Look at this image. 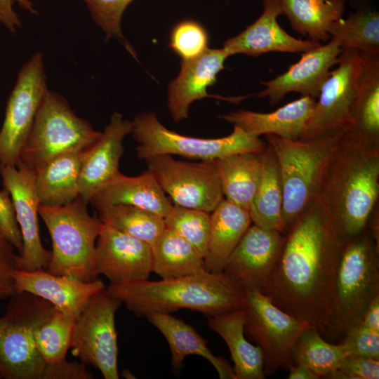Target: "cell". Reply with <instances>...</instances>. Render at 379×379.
<instances>
[{"mask_svg":"<svg viewBox=\"0 0 379 379\" xmlns=\"http://www.w3.org/2000/svg\"><path fill=\"white\" fill-rule=\"evenodd\" d=\"M84 152L62 154L34 171L40 205L64 206L79 197V180Z\"/></svg>","mask_w":379,"mask_h":379,"instance_id":"obj_29","label":"cell"},{"mask_svg":"<svg viewBox=\"0 0 379 379\" xmlns=\"http://www.w3.org/2000/svg\"><path fill=\"white\" fill-rule=\"evenodd\" d=\"M95 208L107 205L126 204L165 218L173 204L148 171L137 176L118 173L90 201Z\"/></svg>","mask_w":379,"mask_h":379,"instance_id":"obj_25","label":"cell"},{"mask_svg":"<svg viewBox=\"0 0 379 379\" xmlns=\"http://www.w3.org/2000/svg\"><path fill=\"white\" fill-rule=\"evenodd\" d=\"M279 231L251 225L230 255L223 272L244 289H260L274 267L284 242Z\"/></svg>","mask_w":379,"mask_h":379,"instance_id":"obj_18","label":"cell"},{"mask_svg":"<svg viewBox=\"0 0 379 379\" xmlns=\"http://www.w3.org/2000/svg\"><path fill=\"white\" fill-rule=\"evenodd\" d=\"M360 322L371 330L379 332V295L370 303Z\"/></svg>","mask_w":379,"mask_h":379,"instance_id":"obj_47","label":"cell"},{"mask_svg":"<svg viewBox=\"0 0 379 379\" xmlns=\"http://www.w3.org/2000/svg\"><path fill=\"white\" fill-rule=\"evenodd\" d=\"M48 90L44 55L36 52L22 65L8 99L0 130V163L16 166L40 104Z\"/></svg>","mask_w":379,"mask_h":379,"instance_id":"obj_12","label":"cell"},{"mask_svg":"<svg viewBox=\"0 0 379 379\" xmlns=\"http://www.w3.org/2000/svg\"><path fill=\"white\" fill-rule=\"evenodd\" d=\"M338 369L349 379H378L379 359L348 355Z\"/></svg>","mask_w":379,"mask_h":379,"instance_id":"obj_44","label":"cell"},{"mask_svg":"<svg viewBox=\"0 0 379 379\" xmlns=\"http://www.w3.org/2000/svg\"><path fill=\"white\" fill-rule=\"evenodd\" d=\"M14 286L17 292L38 296L62 313L77 319L90 300L105 288L101 279L81 281L51 274L45 269L27 271L15 270Z\"/></svg>","mask_w":379,"mask_h":379,"instance_id":"obj_22","label":"cell"},{"mask_svg":"<svg viewBox=\"0 0 379 379\" xmlns=\"http://www.w3.org/2000/svg\"><path fill=\"white\" fill-rule=\"evenodd\" d=\"M133 121L114 112L100 138L83 153L79 180V197L85 203L119 173L123 142L131 133Z\"/></svg>","mask_w":379,"mask_h":379,"instance_id":"obj_20","label":"cell"},{"mask_svg":"<svg viewBox=\"0 0 379 379\" xmlns=\"http://www.w3.org/2000/svg\"><path fill=\"white\" fill-rule=\"evenodd\" d=\"M341 51L339 44L330 39L324 45L320 44L302 53L300 60L284 73L273 79L260 81L265 88L257 95L267 98L272 106L290 93H299L317 99L331 69L338 62Z\"/></svg>","mask_w":379,"mask_h":379,"instance_id":"obj_17","label":"cell"},{"mask_svg":"<svg viewBox=\"0 0 379 379\" xmlns=\"http://www.w3.org/2000/svg\"><path fill=\"white\" fill-rule=\"evenodd\" d=\"M0 175L3 186L11 197L22 236V250L18 258V270H46L51 251L43 246L39 235L40 204L34 185L35 172L20 161L16 166L0 163Z\"/></svg>","mask_w":379,"mask_h":379,"instance_id":"obj_15","label":"cell"},{"mask_svg":"<svg viewBox=\"0 0 379 379\" xmlns=\"http://www.w3.org/2000/svg\"><path fill=\"white\" fill-rule=\"evenodd\" d=\"M9 298L0 317V378L41 379L46 363L36 347L35 331L56 308L26 292L16 291Z\"/></svg>","mask_w":379,"mask_h":379,"instance_id":"obj_7","label":"cell"},{"mask_svg":"<svg viewBox=\"0 0 379 379\" xmlns=\"http://www.w3.org/2000/svg\"><path fill=\"white\" fill-rule=\"evenodd\" d=\"M379 295V248L366 228L343 246L329 322L321 335L340 343Z\"/></svg>","mask_w":379,"mask_h":379,"instance_id":"obj_5","label":"cell"},{"mask_svg":"<svg viewBox=\"0 0 379 379\" xmlns=\"http://www.w3.org/2000/svg\"><path fill=\"white\" fill-rule=\"evenodd\" d=\"M345 131L307 140L266 135L281 178L284 234L319 197L333 153Z\"/></svg>","mask_w":379,"mask_h":379,"instance_id":"obj_4","label":"cell"},{"mask_svg":"<svg viewBox=\"0 0 379 379\" xmlns=\"http://www.w3.org/2000/svg\"><path fill=\"white\" fill-rule=\"evenodd\" d=\"M260 15L239 34L227 39L223 48L230 56H258L269 52L304 53L321 43L302 40L287 33L277 18L284 15L280 0H263Z\"/></svg>","mask_w":379,"mask_h":379,"instance_id":"obj_21","label":"cell"},{"mask_svg":"<svg viewBox=\"0 0 379 379\" xmlns=\"http://www.w3.org/2000/svg\"><path fill=\"white\" fill-rule=\"evenodd\" d=\"M362 67L359 51L342 48L337 67L324 81L312 114L299 140L346 131L351 121Z\"/></svg>","mask_w":379,"mask_h":379,"instance_id":"obj_14","label":"cell"},{"mask_svg":"<svg viewBox=\"0 0 379 379\" xmlns=\"http://www.w3.org/2000/svg\"><path fill=\"white\" fill-rule=\"evenodd\" d=\"M291 27L310 40L327 42L328 30L343 18L345 0H280Z\"/></svg>","mask_w":379,"mask_h":379,"instance_id":"obj_32","label":"cell"},{"mask_svg":"<svg viewBox=\"0 0 379 379\" xmlns=\"http://www.w3.org/2000/svg\"><path fill=\"white\" fill-rule=\"evenodd\" d=\"M208 35L198 22L187 19L178 22L170 34L169 47L182 61L194 59L208 48Z\"/></svg>","mask_w":379,"mask_h":379,"instance_id":"obj_40","label":"cell"},{"mask_svg":"<svg viewBox=\"0 0 379 379\" xmlns=\"http://www.w3.org/2000/svg\"><path fill=\"white\" fill-rule=\"evenodd\" d=\"M379 197V146L344 134L331 159L319 199L342 246L359 235Z\"/></svg>","mask_w":379,"mask_h":379,"instance_id":"obj_2","label":"cell"},{"mask_svg":"<svg viewBox=\"0 0 379 379\" xmlns=\"http://www.w3.org/2000/svg\"><path fill=\"white\" fill-rule=\"evenodd\" d=\"M347 356L343 346L326 341L319 330L310 327L299 337L293 351L294 364H302L319 378L338 369Z\"/></svg>","mask_w":379,"mask_h":379,"instance_id":"obj_36","label":"cell"},{"mask_svg":"<svg viewBox=\"0 0 379 379\" xmlns=\"http://www.w3.org/2000/svg\"><path fill=\"white\" fill-rule=\"evenodd\" d=\"M145 161L175 205L211 213L224 199L215 160L185 161L163 154Z\"/></svg>","mask_w":379,"mask_h":379,"instance_id":"obj_13","label":"cell"},{"mask_svg":"<svg viewBox=\"0 0 379 379\" xmlns=\"http://www.w3.org/2000/svg\"><path fill=\"white\" fill-rule=\"evenodd\" d=\"M106 289L138 317L181 309L213 317L241 309L244 302V289L237 282L223 272L206 270L159 281L109 284Z\"/></svg>","mask_w":379,"mask_h":379,"instance_id":"obj_3","label":"cell"},{"mask_svg":"<svg viewBox=\"0 0 379 379\" xmlns=\"http://www.w3.org/2000/svg\"></svg>","mask_w":379,"mask_h":379,"instance_id":"obj_49","label":"cell"},{"mask_svg":"<svg viewBox=\"0 0 379 379\" xmlns=\"http://www.w3.org/2000/svg\"><path fill=\"white\" fill-rule=\"evenodd\" d=\"M14 247L0 233V300L9 298L16 291L13 273L18 269V258Z\"/></svg>","mask_w":379,"mask_h":379,"instance_id":"obj_42","label":"cell"},{"mask_svg":"<svg viewBox=\"0 0 379 379\" xmlns=\"http://www.w3.org/2000/svg\"><path fill=\"white\" fill-rule=\"evenodd\" d=\"M94 267L97 277L103 274L112 284L148 279L152 272V246L102 222Z\"/></svg>","mask_w":379,"mask_h":379,"instance_id":"obj_16","label":"cell"},{"mask_svg":"<svg viewBox=\"0 0 379 379\" xmlns=\"http://www.w3.org/2000/svg\"><path fill=\"white\" fill-rule=\"evenodd\" d=\"M244 308L208 317L209 328L227 344L234 362L235 379H263V355L260 348L249 343L244 333Z\"/></svg>","mask_w":379,"mask_h":379,"instance_id":"obj_28","label":"cell"},{"mask_svg":"<svg viewBox=\"0 0 379 379\" xmlns=\"http://www.w3.org/2000/svg\"><path fill=\"white\" fill-rule=\"evenodd\" d=\"M91 18L105 34L107 39H117L136 58L135 52L122 33L124 11L134 0H83Z\"/></svg>","mask_w":379,"mask_h":379,"instance_id":"obj_39","label":"cell"},{"mask_svg":"<svg viewBox=\"0 0 379 379\" xmlns=\"http://www.w3.org/2000/svg\"><path fill=\"white\" fill-rule=\"evenodd\" d=\"M0 233L18 250H22L21 232L16 220L15 209L8 192L0 190Z\"/></svg>","mask_w":379,"mask_h":379,"instance_id":"obj_43","label":"cell"},{"mask_svg":"<svg viewBox=\"0 0 379 379\" xmlns=\"http://www.w3.org/2000/svg\"><path fill=\"white\" fill-rule=\"evenodd\" d=\"M243 308L244 333L262 351L265 375L288 370L299 337L312 326L280 310L258 288L244 289Z\"/></svg>","mask_w":379,"mask_h":379,"instance_id":"obj_10","label":"cell"},{"mask_svg":"<svg viewBox=\"0 0 379 379\" xmlns=\"http://www.w3.org/2000/svg\"><path fill=\"white\" fill-rule=\"evenodd\" d=\"M152 272L171 279L201 272L204 258L184 238L166 227L152 246Z\"/></svg>","mask_w":379,"mask_h":379,"instance_id":"obj_33","label":"cell"},{"mask_svg":"<svg viewBox=\"0 0 379 379\" xmlns=\"http://www.w3.org/2000/svg\"><path fill=\"white\" fill-rule=\"evenodd\" d=\"M15 4L31 14L38 13L30 0H0V23L12 33H15L22 26L20 18L14 9Z\"/></svg>","mask_w":379,"mask_h":379,"instance_id":"obj_46","label":"cell"},{"mask_svg":"<svg viewBox=\"0 0 379 379\" xmlns=\"http://www.w3.org/2000/svg\"><path fill=\"white\" fill-rule=\"evenodd\" d=\"M100 220L113 228L142 240L151 246L166 229L164 218L149 211L126 204L96 208Z\"/></svg>","mask_w":379,"mask_h":379,"instance_id":"obj_34","label":"cell"},{"mask_svg":"<svg viewBox=\"0 0 379 379\" xmlns=\"http://www.w3.org/2000/svg\"><path fill=\"white\" fill-rule=\"evenodd\" d=\"M260 154L239 153L215 160L225 199L248 211L261 178Z\"/></svg>","mask_w":379,"mask_h":379,"instance_id":"obj_31","label":"cell"},{"mask_svg":"<svg viewBox=\"0 0 379 379\" xmlns=\"http://www.w3.org/2000/svg\"><path fill=\"white\" fill-rule=\"evenodd\" d=\"M145 318L166 338L174 369L180 370L188 355H199L214 366L220 379H235L233 367L224 358L214 355L207 345L208 341L192 326L166 312H153Z\"/></svg>","mask_w":379,"mask_h":379,"instance_id":"obj_26","label":"cell"},{"mask_svg":"<svg viewBox=\"0 0 379 379\" xmlns=\"http://www.w3.org/2000/svg\"><path fill=\"white\" fill-rule=\"evenodd\" d=\"M228 57L223 48H208L194 59L181 60L180 71L168 88L167 107L175 122L188 118L190 106L195 100L210 97L237 102L246 97L224 98L207 92L216 82Z\"/></svg>","mask_w":379,"mask_h":379,"instance_id":"obj_19","label":"cell"},{"mask_svg":"<svg viewBox=\"0 0 379 379\" xmlns=\"http://www.w3.org/2000/svg\"><path fill=\"white\" fill-rule=\"evenodd\" d=\"M328 34L341 48L379 53V14L374 10L358 9L340 18L330 27Z\"/></svg>","mask_w":379,"mask_h":379,"instance_id":"obj_35","label":"cell"},{"mask_svg":"<svg viewBox=\"0 0 379 379\" xmlns=\"http://www.w3.org/2000/svg\"><path fill=\"white\" fill-rule=\"evenodd\" d=\"M121 302L106 288L95 294L75 321L72 354L98 368L105 379H118L115 315Z\"/></svg>","mask_w":379,"mask_h":379,"instance_id":"obj_11","label":"cell"},{"mask_svg":"<svg viewBox=\"0 0 379 379\" xmlns=\"http://www.w3.org/2000/svg\"><path fill=\"white\" fill-rule=\"evenodd\" d=\"M59 93L48 90L22 148L20 161L34 171L64 153L84 152L100 136Z\"/></svg>","mask_w":379,"mask_h":379,"instance_id":"obj_9","label":"cell"},{"mask_svg":"<svg viewBox=\"0 0 379 379\" xmlns=\"http://www.w3.org/2000/svg\"><path fill=\"white\" fill-rule=\"evenodd\" d=\"M342 248L318 198L284 234L278 259L260 291L321 333L333 307Z\"/></svg>","mask_w":379,"mask_h":379,"instance_id":"obj_1","label":"cell"},{"mask_svg":"<svg viewBox=\"0 0 379 379\" xmlns=\"http://www.w3.org/2000/svg\"><path fill=\"white\" fill-rule=\"evenodd\" d=\"M360 53L361 72L345 135L359 143L379 146V53Z\"/></svg>","mask_w":379,"mask_h":379,"instance_id":"obj_24","label":"cell"},{"mask_svg":"<svg viewBox=\"0 0 379 379\" xmlns=\"http://www.w3.org/2000/svg\"><path fill=\"white\" fill-rule=\"evenodd\" d=\"M261 178L249 209L252 224L284 234L282 211L284 194L279 166L275 153L267 144L260 154Z\"/></svg>","mask_w":379,"mask_h":379,"instance_id":"obj_30","label":"cell"},{"mask_svg":"<svg viewBox=\"0 0 379 379\" xmlns=\"http://www.w3.org/2000/svg\"><path fill=\"white\" fill-rule=\"evenodd\" d=\"M340 343L347 356L379 359V332H375L359 322L350 328Z\"/></svg>","mask_w":379,"mask_h":379,"instance_id":"obj_41","label":"cell"},{"mask_svg":"<svg viewBox=\"0 0 379 379\" xmlns=\"http://www.w3.org/2000/svg\"><path fill=\"white\" fill-rule=\"evenodd\" d=\"M315 102L316 99L302 95L272 112L239 109L220 117L255 136L273 135L299 140L312 114Z\"/></svg>","mask_w":379,"mask_h":379,"instance_id":"obj_23","label":"cell"},{"mask_svg":"<svg viewBox=\"0 0 379 379\" xmlns=\"http://www.w3.org/2000/svg\"><path fill=\"white\" fill-rule=\"evenodd\" d=\"M288 379H318L319 377L307 366L294 364L288 368Z\"/></svg>","mask_w":379,"mask_h":379,"instance_id":"obj_48","label":"cell"},{"mask_svg":"<svg viewBox=\"0 0 379 379\" xmlns=\"http://www.w3.org/2000/svg\"><path fill=\"white\" fill-rule=\"evenodd\" d=\"M164 222L166 228L187 241L204 258L210 237L211 213L173 204Z\"/></svg>","mask_w":379,"mask_h":379,"instance_id":"obj_38","label":"cell"},{"mask_svg":"<svg viewBox=\"0 0 379 379\" xmlns=\"http://www.w3.org/2000/svg\"><path fill=\"white\" fill-rule=\"evenodd\" d=\"M76 318L55 309L35 331L36 347L46 363H54L66 359L71 347Z\"/></svg>","mask_w":379,"mask_h":379,"instance_id":"obj_37","label":"cell"},{"mask_svg":"<svg viewBox=\"0 0 379 379\" xmlns=\"http://www.w3.org/2000/svg\"><path fill=\"white\" fill-rule=\"evenodd\" d=\"M252 224L249 211L223 199L211 213V231L204 269L222 272L239 241Z\"/></svg>","mask_w":379,"mask_h":379,"instance_id":"obj_27","label":"cell"},{"mask_svg":"<svg viewBox=\"0 0 379 379\" xmlns=\"http://www.w3.org/2000/svg\"><path fill=\"white\" fill-rule=\"evenodd\" d=\"M131 133L138 143L137 157L145 160L163 154L178 155L200 161H215L239 153L260 154L267 143L258 136L249 134L233 126L232 132L225 137L202 138L181 135L171 131L152 112L135 117Z\"/></svg>","mask_w":379,"mask_h":379,"instance_id":"obj_8","label":"cell"},{"mask_svg":"<svg viewBox=\"0 0 379 379\" xmlns=\"http://www.w3.org/2000/svg\"><path fill=\"white\" fill-rule=\"evenodd\" d=\"M93 375L82 362L69 361L46 363L41 379H92Z\"/></svg>","mask_w":379,"mask_h":379,"instance_id":"obj_45","label":"cell"},{"mask_svg":"<svg viewBox=\"0 0 379 379\" xmlns=\"http://www.w3.org/2000/svg\"><path fill=\"white\" fill-rule=\"evenodd\" d=\"M86 203L79 197L60 206L39 205L52 242L48 272L81 281L97 279L94 262L96 240L102 222L91 216Z\"/></svg>","mask_w":379,"mask_h":379,"instance_id":"obj_6","label":"cell"}]
</instances>
